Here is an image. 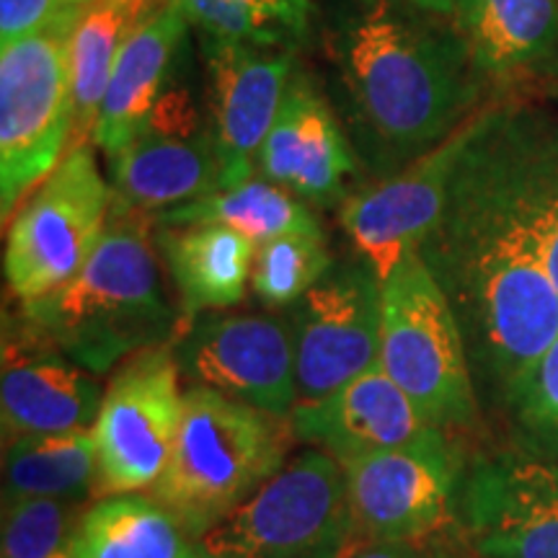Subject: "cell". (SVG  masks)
I'll return each mask as SVG.
<instances>
[{
	"label": "cell",
	"instance_id": "cell-36",
	"mask_svg": "<svg viewBox=\"0 0 558 558\" xmlns=\"http://www.w3.org/2000/svg\"><path fill=\"white\" fill-rule=\"evenodd\" d=\"M550 73H554V75H556V78H558V62H556V68H554V70H550Z\"/></svg>",
	"mask_w": 558,
	"mask_h": 558
},
{
	"label": "cell",
	"instance_id": "cell-20",
	"mask_svg": "<svg viewBox=\"0 0 558 558\" xmlns=\"http://www.w3.org/2000/svg\"><path fill=\"white\" fill-rule=\"evenodd\" d=\"M190 29V19L184 16L177 0H166L122 47L90 137L107 158L130 143L160 96L181 75Z\"/></svg>",
	"mask_w": 558,
	"mask_h": 558
},
{
	"label": "cell",
	"instance_id": "cell-33",
	"mask_svg": "<svg viewBox=\"0 0 558 558\" xmlns=\"http://www.w3.org/2000/svg\"><path fill=\"white\" fill-rule=\"evenodd\" d=\"M344 558H422L411 548V543H390V541H369L365 546L352 548Z\"/></svg>",
	"mask_w": 558,
	"mask_h": 558
},
{
	"label": "cell",
	"instance_id": "cell-26",
	"mask_svg": "<svg viewBox=\"0 0 558 558\" xmlns=\"http://www.w3.org/2000/svg\"><path fill=\"white\" fill-rule=\"evenodd\" d=\"M153 226H226L248 235L256 246L288 233H324L318 218L303 199L259 173L233 190L213 192L190 205L160 213L153 218Z\"/></svg>",
	"mask_w": 558,
	"mask_h": 558
},
{
	"label": "cell",
	"instance_id": "cell-31",
	"mask_svg": "<svg viewBox=\"0 0 558 558\" xmlns=\"http://www.w3.org/2000/svg\"><path fill=\"white\" fill-rule=\"evenodd\" d=\"M507 399L535 437L558 445V337L509 390Z\"/></svg>",
	"mask_w": 558,
	"mask_h": 558
},
{
	"label": "cell",
	"instance_id": "cell-6",
	"mask_svg": "<svg viewBox=\"0 0 558 558\" xmlns=\"http://www.w3.org/2000/svg\"><path fill=\"white\" fill-rule=\"evenodd\" d=\"M380 365L435 427H465L476 418L469 347L418 251L383 279Z\"/></svg>",
	"mask_w": 558,
	"mask_h": 558
},
{
	"label": "cell",
	"instance_id": "cell-15",
	"mask_svg": "<svg viewBox=\"0 0 558 558\" xmlns=\"http://www.w3.org/2000/svg\"><path fill=\"white\" fill-rule=\"evenodd\" d=\"M478 558H558V465L501 452L484 458L458 494Z\"/></svg>",
	"mask_w": 558,
	"mask_h": 558
},
{
	"label": "cell",
	"instance_id": "cell-5",
	"mask_svg": "<svg viewBox=\"0 0 558 558\" xmlns=\"http://www.w3.org/2000/svg\"><path fill=\"white\" fill-rule=\"evenodd\" d=\"M86 5L0 47V213L3 222L65 158L73 137L70 39Z\"/></svg>",
	"mask_w": 558,
	"mask_h": 558
},
{
	"label": "cell",
	"instance_id": "cell-8",
	"mask_svg": "<svg viewBox=\"0 0 558 558\" xmlns=\"http://www.w3.org/2000/svg\"><path fill=\"white\" fill-rule=\"evenodd\" d=\"M109 213L111 184L90 145L68 148L11 220L3 271L13 298L29 305L68 284L99 246Z\"/></svg>",
	"mask_w": 558,
	"mask_h": 558
},
{
	"label": "cell",
	"instance_id": "cell-12",
	"mask_svg": "<svg viewBox=\"0 0 558 558\" xmlns=\"http://www.w3.org/2000/svg\"><path fill=\"white\" fill-rule=\"evenodd\" d=\"M481 111V109H478ZM476 114L460 124L448 140L403 166L378 184L360 186L341 202L339 222L380 282L409 254L422 248L448 205L452 177L463 156Z\"/></svg>",
	"mask_w": 558,
	"mask_h": 558
},
{
	"label": "cell",
	"instance_id": "cell-24",
	"mask_svg": "<svg viewBox=\"0 0 558 558\" xmlns=\"http://www.w3.org/2000/svg\"><path fill=\"white\" fill-rule=\"evenodd\" d=\"M166 0H94L83 9L70 39L73 83V137L70 148L88 145L109 75L135 29Z\"/></svg>",
	"mask_w": 558,
	"mask_h": 558
},
{
	"label": "cell",
	"instance_id": "cell-2",
	"mask_svg": "<svg viewBox=\"0 0 558 558\" xmlns=\"http://www.w3.org/2000/svg\"><path fill=\"white\" fill-rule=\"evenodd\" d=\"M326 50L362 150L386 177L481 109L484 81L456 26L403 0H331Z\"/></svg>",
	"mask_w": 558,
	"mask_h": 558
},
{
	"label": "cell",
	"instance_id": "cell-25",
	"mask_svg": "<svg viewBox=\"0 0 558 558\" xmlns=\"http://www.w3.org/2000/svg\"><path fill=\"white\" fill-rule=\"evenodd\" d=\"M73 558H209L202 538L150 497H107L83 514Z\"/></svg>",
	"mask_w": 558,
	"mask_h": 558
},
{
	"label": "cell",
	"instance_id": "cell-30",
	"mask_svg": "<svg viewBox=\"0 0 558 558\" xmlns=\"http://www.w3.org/2000/svg\"><path fill=\"white\" fill-rule=\"evenodd\" d=\"M324 233H288L256 248L251 290L267 305L298 303L331 269Z\"/></svg>",
	"mask_w": 558,
	"mask_h": 558
},
{
	"label": "cell",
	"instance_id": "cell-14",
	"mask_svg": "<svg viewBox=\"0 0 558 558\" xmlns=\"http://www.w3.org/2000/svg\"><path fill=\"white\" fill-rule=\"evenodd\" d=\"M354 530L369 541L411 543L448 520L458 469L445 432L341 463Z\"/></svg>",
	"mask_w": 558,
	"mask_h": 558
},
{
	"label": "cell",
	"instance_id": "cell-7",
	"mask_svg": "<svg viewBox=\"0 0 558 558\" xmlns=\"http://www.w3.org/2000/svg\"><path fill=\"white\" fill-rule=\"evenodd\" d=\"M354 530L344 469L311 448L202 535L209 558H344Z\"/></svg>",
	"mask_w": 558,
	"mask_h": 558
},
{
	"label": "cell",
	"instance_id": "cell-21",
	"mask_svg": "<svg viewBox=\"0 0 558 558\" xmlns=\"http://www.w3.org/2000/svg\"><path fill=\"white\" fill-rule=\"evenodd\" d=\"M450 24L481 81L548 75L558 62V0H460Z\"/></svg>",
	"mask_w": 558,
	"mask_h": 558
},
{
	"label": "cell",
	"instance_id": "cell-19",
	"mask_svg": "<svg viewBox=\"0 0 558 558\" xmlns=\"http://www.w3.org/2000/svg\"><path fill=\"white\" fill-rule=\"evenodd\" d=\"M290 432L300 442L326 450L339 463H349L414 445L439 427L396 386L378 360L333 390L329 399L292 409Z\"/></svg>",
	"mask_w": 558,
	"mask_h": 558
},
{
	"label": "cell",
	"instance_id": "cell-22",
	"mask_svg": "<svg viewBox=\"0 0 558 558\" xmlns=\"http://www.w3.org/2000/svg\"><path fill=\"white\" fill-rule=\"evenodd\" d=\"M156 243L179 290L186 320L239 305L246 298L259 248L248 235L226 226H184L158 228Z\"/></svg>",
	"mask_w": 558,
	"mask_h": 558
},
{
	"label": "cell",
	"instance_id": "cell-1",
	"mask_svg": "<svg viewBox=\"0 0 558 558\" xmlns=\"http://www.w3.org/2000/svg\"><path fill=\"white\" fill-rule=\"evenodd\" d=\"M497 109L481 107L442 218L418 254L473 360L509 396L558 337V290L514 190Z\"/></svg>",
	"mask_w": 558,
	"mask_h": 558
},
{
	"label": "cell",
	"instance_id": "cell-9",
	"mask_svg": "<svg viewBox=\"0 0 558 558\" xmlns=\"http://www.w3.org/2000/svg\"><path fill=\"white\" fill-rule=\"evenodd\" d=\"M179 375L169 344L137 352L117 369L90 429L99 456L96 494L143 492L166 471L184 409Z\"/></svg>",
	"mask_w": 558,
	"mask_h": 558
},
{
	"label": "cell",
	"instance_id": "cell-3",
	"mask_svg": "<svg viewBox=\"0 0 558 558\" xmlns=\"http://www.w3.org/2000/svg\"><path fill=\"white\" fill-rule=\"evenodd\" d=\"M153 220L111 207L83 269L58 292L21 305L24 318L62 354L101 375L145 349L163 347L177 316L158 277Z\"/></svg>",
	"mask_w": 558,
	"mask_h": 558
},
{
	"label": "cell",
	"instance_id": "cell-16",
	"mask_svg": "<svg viewBox=\"0 0 558 558\" xmlns=\"http://www.w3.org/2000/svg\"><path fill=\"white\" fill-rule=\"evenodd\" d=\"M199 47L220 190H233L256 177V158L282 107L295 52L256 50L213 37H199Z\"/></svg>",
	"mask_w": 558,
	"mask_h": 558
},
{
	"label": "cell",
	"instance_id": "cell-11",
	"mask_svg": "<svg viewBox=\"0 0 558 558\" xmlns=\"http://www.w3.org/2000/svg\"><path fill=\"white\" fill-rule=\"evenodd\" d=\"M383 282L365 259L331 264L316 288L290 305L295 407L329 399L380 360Z\"/></svg>",
	"mask_w": 558,
	"mask_h": 558
},
{
	"label": "cell",
	"instance_id": "cell-23",
	"mask_svg": "<svg viewBox=\"0 0 558 558\" xmlns=\"http://www.w3.org/2000/svg\"><path fill=\"white\" fill-rule=\"evenodd\" d=\"M497 124L520 205L558 290V117L505 101Z\"/></svg>",
	"mask_w": 558,
	"mask_h": 558
},
{
	"label": "cell",
	"instance_id": "cell-13",
	"mask_svg": "<svg viewBox=\"0 0 558 558\" xmlns=\"http://www.w3.org/2000/svg\"><path fill=\"white\" fill-rule=\"evenodd\" d=\"M179 373L230 399L290 418L298 401L288 320L269 316H197L173 347Z\"/></svg>",
	"mask_w": 558,
	"mask_h": 558
},
{
	"label": "cell",
	"instance_id": "cell-18",
	"mask_svg": "<svg viewBox=\"0 0 558 558\" xmlns=\"http://www.w3.org/2000/svg\"><path fill=\"white\" fill-rule=\"evenodd\" d=\"M104 390L86 367L75 365L29 320L5 326L0 418L5 442L34 435L90 432Z\"/></svg>",
	"mask_w": 558,
	"mask_h": 558
},
{
	"label": "cell",
	"instance_id": "cell-29",
	"mask_svg": "<svg viewBox=\"0 0 558 558\" xmlns=\"http://www.w3.org/2000/svg\"><path fill=\"white\" fill-rule=\"evenodd\" d=\"M86 509L70 499H5L0 558H73Z\"/></svg>",
	"mask_w": 558,
	"mask_h": 558
},
{
	"label": "cell",
	"instance_id": "cell-34",
	"mask_svg": "<svg viewBox=\"0 0 558 558\" xmlns=\"http://www.w3.org/2000/svg\"><path fill=\"white\" fill-rule=\"evenodd\" d=\"M403 3L416 5V9H422V11L437 13V16H450L460 0H403Z\"/></svg>",
	"mask_w": 558,
	"mask_h": 558
},
{
	"label": "cell",
	"instance_id": "cell-28",
	"mask_svg": "<svg viewBox=\"0 0 558 558\" xmlns=\"http://www.w3.org/2000/svg\"><path fill=\"white\" fill-rule=\"evenodd\" d=\"M197 26L213 37L256 50L295 52L311 32L313 0H177Z\"/></svg>",
	"mask_w": 558,
	"mask_h": 558
},
{
	"label": "cell",
	"instance_id": "cell-10",
	"mask_svg": "<svg viewBox=\"0 0 558 558\" xmlns=\"http://www.w3.org/2000/svg\"><path fill=\"white\" fill-rule=\"evenodd\" d=\"M111 207L156 218L220 190L207 111L184 78L171 83L124 148L109 156Z\"/></svg>",
	"mask_w": 558,
	"mask_h": 558
},
{
	"label": "cell",
	"instance_id": "cell-35",
	"mask_svg": "<svg viewBox=\"0 0 558 558\" xmlns=\"http://www.w3.org/2000/svg\"><path fill=\"white\" fill-rule=\"evenodd\" d=\"M62 3H68V5H88V3H94V0H62Z\"/></svg>",
	"mask_w": 558,
	"mask_h": 558
},
{
	"label": "cell",
	"instance_id": "cell-4",
	"mask_svg": "<svg viewBox=\"0 0 558 558\" xmlns=\"http://www.w3.org/2000/svg\"><path fill=\"white\" fill-rule=\"evenodd\" d=\"M288 442L282 418L190 386L171 458L148 497L202 538L288 463Z\"/></svg>",
	"mask_w": 558,
	"mask_h": 558
},
{
	"label": "cell",
	"instance_id": "cell-27",
	"mask_svg": "<svg viewBox=\"0 0 558 558\" xmlns=\"http://www.w3.org/2000/svg\"><path fill=\"white\" fill-rule=\"evenodd\" d=\"M3 497L83 501L99 484L94 432L19 437L5 445Z\"/></svg>",
	"mask_w": 558,
	"mask_h": 558
},
{
	"label": "cell",
	"instance_id": "cell-32",
	"mask_svg": "<svg viewBox=\"0 0 558 558\" xmlns=\"http://www.w3.org/2000/svg\"><path fill=\"white\" fill-rule=\"evenodd\" d=\"M65 9L62 0H0V47L41 32Z\"/></svg>",
	"mask_w": 558,
	"mask_h": 558
},
{
	"label": "cell",
	"instance_id": "cell-17",
	"mask_svg": "<svg viewBox=\"0 0 558 558\" xmlns=\"http://www.w3.org/2000/svg\"><path fill=\"white\" fill-rule=\"evenodd\" d=\"M256 173L305 205H341L352 194L349 184L360 177V160L331 104L305 70H292L282 107L256 158Z\"/></svg>",
	"mask_w": 558,
	"mask_h": 558
}]
</instances>
